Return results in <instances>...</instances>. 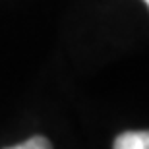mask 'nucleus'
I'll return each mask as SVG.
<instances>
[{"label": "nucleus", "mask_w": 149, "mask_h": 149, "mask_svg": "<svg viewBox=\"0 0 149 149\" xmlns=\"http://www.w3.org/2000/svg\"><path fill=\"white\" fill-rule=\"evenodd\" d=\"M112 149H149V132H124L114 139Z\"/></svg>", "instance_id": "f257e3e1"}, {"label": "nucleus", "mask_w": 149, "mask_h": 149, "mask_svg": "<svg viewBox=\"0 0 149 149\" xmlns=\"http://www.w3.org/2000/svg\"><path fill=\"white\" fill-rule=\"evenodd\" d=\"M6 149H52V143L43 136H35V138H29L23 143H17L14 147H6Z\"/></svg>", "instance_id": "f03ea898"}, {"label": "nucleus", "mask_w": 149, "mask_h": 149, "mask_svg": "<svg viewBox=\"0 0 149 149\" xmlns=\"http://www.w3.org/2000/svg\"><path fill=\"white\" fill-rule=\"evenodd\" d=\"M143 2H145V4H147V8H149V0H143Z\"/></svg>", "instance_id": "7ed1b4c3"}]
</instances>
